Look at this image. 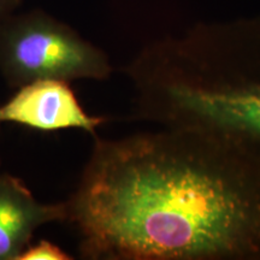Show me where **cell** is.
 I'll use <instances>...</instances> for the list:
<instances>
[{
  "label": "cell",
  "instance_id": "cell-6",
  "mask_svg": "<svg viewBox=\"0 0 260 260\" xmlns=\"http://www.w3.org/2000/svg\"><path fill=\"white\" fill-rule=\"evenodd\" d=\"M73 255L67 253L58 246L48 240H40L37 243H30L25 247L23 252L18 255L17 260H71Z\"/></svg>",
  "mask_w": 260,
  "mask_h": 260
},
{
  "label": "cell",
  "instance_id": "cell-5",
  "mask_svg": "<svg viewBox=\"0 0 260 260\" xmlns=\"http://www.w3.org/2000/svg\"><path fill=\"white\" fill-rule=\"evenodd\" d=\"M65 219L64 201L41 203L21 178L0 174V260H17L39 228Z\"/></svg>",
  "mask_w": 260,
  "mask_h": 260
},
{
  "label": "cell",
  "instance_id": "cell-4",
  "mask_svg": "<svg viewBox=\"0 0 260 260\" xmlns=\"http://www.w3.org/2000/svg\"><path fill=\"white\" fill-rule=\"evenodd\" d=\"M107 118L87 113L70 82L42 80L23 84L0 105V124L11 123L42 133L77 129L96 135Z\"/></svg>",
  "mask_w": 260,
  "mask_h": 260
},
{
  "label": "cell",
  "instance_id": "cell-3",
  "mask_svg": "<svg viewBox=\"0 0 260 260\" xmlns=\"http://www.w3.org/2000/svg\"><path fill=\"white\" fill-rule=\"evenodd\" d=\"M109 57L39 9L18 11L0 28V75L10 88L42 80H107Z\"/></svg>",
  "mask_w": 260,
  "mask_h": 260
},
{
  "label": "cell",
  "instance_id": "cell-2",
  "mask_svg": "<svg viewBox=\"0 0 260 260\" xmlns=\"http://www.w3.org/2000/svg\"><path fill=\"white\" fill-rule=\"evenodd\" d=\"M129 80L139 121L260 141V17L155 44Z\"/></svg>",
  "mask_w": 260,
  "mask_h": 260
},
{
  "label": "cell",
  "instance_id": "cell-7",
  "mask_svg": "<svg viewBox=\"0 0 260 260\" xmlns=\"http://www.w3.org/2000/svg\"><path fill=\"white\" fill-rule=\"evenodd\" d=\"M23 5V0H0V28Z\"/></svg>",
  "mask_w": 260,
  "mask_h": 260
},
{
  "label": "cell",
  "instance_id": "cell-1",
  "mask_svg": "<svg viewBox=\"0 0 260 260\" xmlns=\"http://www.w3.org/2000/svg\"><path fill=\"white\" fill-rule=\"evenodd\" d=\"M87 260H260V141L191 128L94 135L64 201Z\"/></svg>",
  "mask_w": 260,
  "mask_h": 260
}]
</instances>
